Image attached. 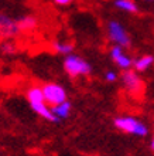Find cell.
<instances>
[{"instance_id":"cell-1","label":"cell","mask_w":154,"mask_h":156,"mask_svg":"<svg viewBox=\"0 0 154 156\" xmlns=\"http://www.w3.org/2000/svg\"><path fill=\"white\" fill-rule=\"evenodd\" d=\"M115 126L118 128L119 131L132 133V135L136 136H146L149 133V128L134 116H119V118L115 119Z\"/></svg>"},{"instance_id":"cell-2","label":"cell","mask_w":154,"mask_h":156,"mask_svg":"<svg viewBox=\"0 0 154 156\" xmlns=\"http://www.w3.org/2000/svg\"><path fill=\"white\" fill-rule=\"evenodd\" d=\"M64 70L71 77H81V75H89L92 73V67L79 55L69 54L64 60Z\"/></svg>"},{"instance_id":"cell-3","label":"cell","mask_w":154,"mask_h":156,"mask_svg":"<svg viewBox=\"0 0 154 156\" xmlns=\"http://www.w3.org/2000/svg\"><path fill=\"white\" fill-rule=\"evenodd\" d=\"M41 88H43V92H44L45 102L48 104V105H51V107H55L58 104L67 101V91L60 84L48 82V84L43 85Z\"/></svg>"},{"instance_id":"cell-4","label":"cell","mask_w":154,"mask_h":156,"mask_svg":"<svg viewBox=\"0 0 154 156\" xmlns=\"http://www.w3.org/2000/svg\"><path fill=\"white\" fill-rule=\"evenodd\" d=\"M108 36H109L110 41H113L115 44L120 45V47H129L132 43V38H130L127 30L116 20L108 23Z\"/></svg>"},{"instance_id":"cell-5","label":"cell","mask_w":154,"mask_h":156,"mask_svg":"<svg viewBox=\"0 0 154 156\" xmlns=\"http://www.w3.org/2000/svg\"><path fill=\"white\" fill-rule=\"evenodd\" d=\"M120 80H122L123 85L130 94L133 95H140L143 92V88H144V84H143L142 78L139 77L137 71L133 70H125L120 75Z\"/></svg>"},{"instance_id":"cell-6","label":"cell","mask_w":154,"mask_h":156,"mask_svg":"<svg viewBox=\"0 0 154 156\" xmlns=\"http://www.w3.org/2000/svg\"><path fill=\"white\" fill-rule=\"evenodd\" d=\"M20 33L21 30L19 21L4 13H0V36L4 38H13Z\"/></svg>"},{"instance_id":"cell-7","label":"cell","mask_w":154,"mask_h":156,"mask_svg":"<svg viewBox=\"0 0 154 156\" xmlns=\"http://www.w3.org/2000/svg\"><path fill=\"white\" fill-rule=\"evenodd\" d=\"M110 57L116 62V66L120 67L123 71L125 70H130V67L133 66V60L127 55V54L123 51V47L115 44L112 48H110Z\"/></svg>"},{"instance_id":"cell-8","label":"cell","mask_w":154,"mask_h":156,"mask_svg":"<svg viewBox=\"0 0 154 156\" xmlns=\"http://www.w3.org/2000/svg\"><path fill=\"white\" fill-rule=\"evenodd\" d=\"M31 109L36 112L37 115L43 116L44 119L50 121V122H58V119L55 118V115L53 114L51 111V108L48 107V104L47 102H43V104H34V105H30Z\"/></svg>"},{"instance_id":"cell-9","label":"cell","mask_w":154,"mask_h":156,"mask_svg":"<svg viewBox=\"0 0 154 156\" xmlns=\"http://www.w3.org/2000/svg\"><path fill=\"white\" fill-rule=\"evenodd\" d=\"M71 109H72V104L69 102V101H64V102L58 104L55 107H51V111H53V114L55 115V118L58 121L68 118L71 115Z\"/></svg>"},{"instance_id":"cell-10","label":"cell","mask_w":154,"mask_h":156,"mask_svg":"<svg viewBox=\"0 0 154 156\" xmlns=\"http://www.w3.org/2000/svg\"><path fill=\"white\" fill-rule=\"evenodd\" d=\"M27 99H29L30 105L45 102L43 88H41V87H31V88L27 91Z\"/></svg>"},{"instance_id":"cell-11","label":"cell","mask_w":154,"mask_h":156,"mask_svg":"<svg viewBox=\"0 0 154 156\" xmlns=\"http://www.w3.org/2000/svg\"><path fill=\"white\" fill-rule=\"evenodd\" d=\"M153 62H154L153 55H142V57H139L137 60H134L133 67L137 73H143V71L149 70V68L153 66Z\"/></svg>"},{"instance_id":"cell-12","label":"cell","mask_w":154,"mask_h":156,"mask_svg":"<svg viewBox=\"0 0 154 156\" xmlns=\"http://www.w3.org/2000/svg\"><path fill=\"white\" fill-rule=\"evenodd\" d=\"M115 7L119 10L127 13H136L137 12V4L134 3L133 0H113Z\"/></svg>"},{"instance_id":"cell-13","label":"cell","mask_w":154,"mask_h":156,"mask_svg":"<svg viewBox=\"0 0 154 156\" xmlns=\"http://www.w3.org/2000/svg\"><path fill=\"white\" fill-rule=\"evenodd\" d=\"M53 47L58 54H62V55H69L74 53V44L69 41H55L53 43Z\"/></svg>"},{"instance_id":"cell-14","label":"cell","mask_w":154,"mask_h":156,"mask_svg":"<svg viewBox=\"0 0 154 156\" xmlns=\"http://www.w3.org/2000/svg\"><path fill=\"white\" fill-rule=\"evenodd\" d=\"M19 26H20L21 31H31V30L36 29L37 26V19L33 16H24L19 19Z\"/></svg>"},{"instance_id":"cell-15","label":"cell","mask_w":154,"mask_h":156,"mask_svg":"<svg viewBox=\"0 0 154 156\" xmlns=\"http://www.w3.org/2000/svg\"><path fill=\"white\" fill-rule=\"evenodd\" d=\"M0 53L4 54V55H13V54L17 53V47L10 38H4L0 43Z\"/></svg>"},{"instance_id":"cell-16","label":"cell","mask_w":154,"mask_h":156,"mask_svg":"<svg viewBox=\"0 0 154 156\" xmlns=\"http://www.w3.org/2000/svg\"><path fill=\"white\" fill-rule=\"evenodd\" d=\"M118 74L115 73V71L109 70V71H106V74H105V80L106 81H109V82H115L116 80H118Z\"/></svg>"},{"instance_id":"cell-17","label":"cell","mask_w":154,"mask_h":156,"mask_svg":"<svg viewBox=\"0 0 154 156\" xmlns=\"http://www.w3.org/2000/svg\"><path fill=\"white\" fill-rule=\"evenodd\" d=\"M57 4H60V6H67V4L72 3V0H54Z\"/></svg>"},{"instance_id":"cell-18","label":"cell","mask_w":154,"mask_h":156,"mask_svg":"<svg viewBox=\"0 0 154 156\" xmlns=\"http://www.w3.org/2000/svg\"><path fill=\"white\" fill-rule=\"evenodd\" d=\"M151 149L154 151V138H153V140H151Z\"/></svg>"},{"instance_id":"cell-19","label":"cell","mask_w":154,"mask_h":156,"mask_svg":"<svg viewBox=\"0 0 154 156\" xmlns=\"http://www.w3.org/2000/svg\"><path fill=\"white\" fill-rule=\"evenodd\" d=\"M147 2H154V0H147Z\"/></svg>"}]
</instances>
